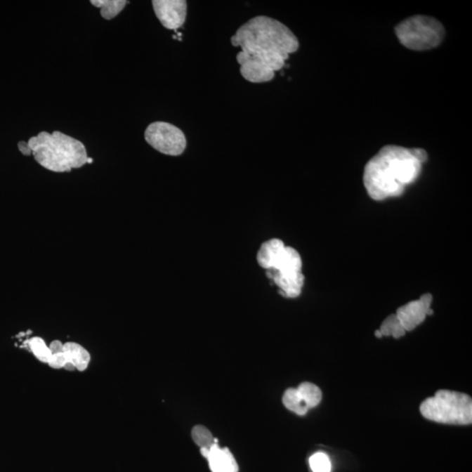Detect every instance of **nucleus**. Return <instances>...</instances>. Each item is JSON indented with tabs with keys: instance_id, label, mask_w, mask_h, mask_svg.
<instances>
[{
	"instance_id": "obj_1",
	"label": "nucleus",
	"mask_w": 472,
	"mask_h": 472,
	"mask_svg": "<svg viewBox=\"0 0 472 472\" xmlns=\"http://www.w3.org/2000/svg\"><path fill=\"white\" fill-rule=\"evenodd\" d=\"M231 43L242 49L236 55L242 77L253 84L273 80L275 73L299 48L293 32L267 16H257L243 24L232 37Z\"/></svg>"
},
{
	"instance_id": "obj_2",
	"label": "nucleus",
	"mask_w": 472,
	"mask_h": 472,
	"mask_svg": "<svg viewBox=\"0 0 472 472\" xmlns=\"http://www.w3.org/2000/svg\"><path fill=\"white\" fill-rule=\"evenodd\" d=\"M428 153L421 148L388 145L368 161L364 168L363 183L374 200L399 197L407 185L419 177Z\"/></svg>"
},
{
	"instance_id": "obj_3",
	"label": "nucleus",
	"mask_w": 472,
	"mask_h": 472,
	"mask_svg": "<svg viewBox=\"0 0 472 472\" xmlns=\"http://www.w3.org/2000/svg\"><path fill=\"white\" fill-rule=\"evenodd\" d=\"M257 263L266 270L267 277L279 289V294L287 299L301 295L305 275L302 273L301 256L280 239L274 238L261 245Z\"/></svg>"
},
{
	"instance_id": "obj_4",
	"label": "nucleus",
	"mask_w": 472,
	"mask_h": 472,
	"mask_svg": "<svg viewBox=\"0 0 472 472\" xmlns=\"http://www.w3.org/2000/svg\"><path fill=\"white\" fill-rule=\"evenodd\" d=\"M35 160L55 173H65L88 162L87 151L77 139L60 131H41L28 141Z\"/></svg>"
},
{
	"instance_id": "obj_5",
	"label": "nucleus",
	"mask_w": 472,
	"mask_h": 472,
	"mask_svg": "<svg viewBox=\"0 0 472 472\" xmlns=\"http://www.w3.org/2000/svg\"><path fill=\"white\" fill-rule=\"evenodd\" d=\"M420 411L424 417L435 423L453 425L472 423V400L466 393L439 391L421 403Z\"/></svg>"
},
{
	"instance_id": "obj_6",
	"label": "nucleus",
	"mask_w": 472,
	"mask_h": 472,
	"mask_svg": "<svg viewBox=\"0 0 472 472\" xmlns=\"http://www.w3.org/2000/svg\"><path fill=\"white\" fill-rule=\"evenodd\" d=\"M400 44L414 51H426L438 46L445 37V28L430 16L407 18L395 27Z\"/></svg>"
},
{
	"instance_id": "obj_7",
	"label": "nucleus",
	"mask_w": 472,
	"mask_h": 472,
	"mask_svg": "<svg viewBox=\"0 0 472 472\" xmlns=\"http://www.w3.org/2000/svg\"><path fill=\"white\" fill-rule=\"evenodd\" d=\"M145 138L152 148L168 156H180L187 148V138L180 128L166 122H155L146 128Z\"/></svg>"
},
{
	"instance_id": "obj_8",
	"label": "nucleus",
	"mask_w": 472,
	"mask_h": 472,
	"mask_svg": "<svg viewBox=\"0 0 472 472\" xmlns=\"http://www.w3.org/2000/svg\"><path fill=\"white\" fill-rule=\"evenodd\" d=\"M153 9L164 27L177 30L187 19L188 3L184 0H155Z\"/></svg>"
},
{
	"instance_id": "obj_9",
	"label": "nucleus",
	"mask_w": 472,
	"mask_h": 472,
	"mask_svg": "<svg viewBox=\"0 0 472 472\" xmlns=\"http://www.w3.org/2000/svg\"><path fill=\"white\" fill-rule=\"evenodd\" d=\"M432 300L431 293H425L419 299L407 303L397 310L396 316L406 332L413 331L428 315L433 314Z\"/></svg>"
},
{
	"instance_id": "obj_10",
	"label": "nucleus",
	"mask_w": 472,
	"mask_h": 472,
	"mask_svg": "<svg viewBox=\"0 0 472 472\" xmlns=\"http://www.w3.org/2000/svg\"><path fill=\"white\" fill-rule=\"evenodd\" d=\"M209 461L212 472H238V464L228 449H221L218 443H214L209 449Z\"/></svg>"
},
{
	"instance_id": "obj_11",
	"label": "nucleus",
	"mask_w": 472,
	"mask_h": 472,
	"mask_svg": "<svg viewBox=\"0 0 472 472\" xmlns=\"http://www.w3.org/2000/svg\"><path fill=\"white\" fill-rule=\"evenodd\" d=\"M63 353H65L67 361L72 363L78 371H84L88 367L91 361V354L81 345L74 342H67L63 346Z\"/></svg>"
},
{
	"instance_id": "obj_12",
	"label": "nucleus",
	"mask_w": 472,
	"mask_h": 472,
	"mask_svg": "<svg viewBox=\"0 0 472 472\" xmlns=\"http://www.w3.org/2000/svg\"><path fill=\"white\" fill-rule=\"evenodd\" d=\"M93 6L101 8L103 19L112 20L119 14L127 5L124 0H92Z\"/></svg>"
},
{
	"instance_id": "obj_13",
	"label": "nucleus",
	"mask_w": 472,
	"mask_h": 472,
	"mask_svg": "<svg viewBox=\"0 0 472 472\" xmlns=\"http://www.w3.org/2000/svg\"><path fill=\"white\" fill-rule=\"evenodd\" d=\"M296 391L309 409L317 406L321 402L322 392L320 388L315 384L303 382L296 388Z\"/></svg>"
},
{
	"instance_id": "obj_14",
	"label": "nucleus",
	"mask_w": 472,
	"mask_h": 472,
	"mask_svg": "<svg viewBox=\"0 0 472 472\" xmlns=\"http://www.w3.org/2000/svg\"><path fill=\"white\" fill-rule=\"evenodd\" d=\"M282 402H284V406L289 410L299 414V416H305L308 412V407L303 402L296 388L287 389L284 393V397H282Z\"/></svg>"
},
{
	"instance_id": "obj_15",
	"label": "nucleus",
	"mask_w": 472,
	"mask_h": 472,
	"mask_svg": "<svg viewBox=\"0 0 472 472\" xmlns=\"http://www.w3.org/2000/svg\"><path fill=\"white\" fill-rule=\"evenodd\" d=\"M380 332H381L382 337H383V336H386V337L392 336V337L395 339L403 337L407 332L402 324H400L396 314H392L391 316L386 318L383 323L381 325Z\"/></svg>"
},
{
	"instance_id": "obj_16",
	"label": "nucleus",
	"mask_w": 472,
	"mask_h": 472,
	"mask_svg": "<svg viewBox=\"0 0 472 472\" xmlns=\"http://www.w3.org/2000/svg\"><path fill=\"white\" fill-rule=\"evenodd\" d=\"M192 435L196 445L199 446L200 449H210L214 443H217V439L214 438L212 433L202 425L192 428Z\"/></svg>"
},
{
	"instance_id": "obj_17",
	"label": "nucleus",
	"mask_w": 472,
	"mask_h": 472,
	"mask_svg": "<svg viewBox=\"0 0 472 472\" xmlns=\"http://www.w3.org/2000/svg\"><path fill=\"white\" fill-rule=\"evenodd\" d=\"M28 346L39 360H41L43 363H48L52 353L50 351L49 346L46 345L45 341L41 338L34 337L28 341Z\"/></svg>"
},
{
	"instance_id": "obj_18",
	"label": "nucleus",
	"mask_w": 472,
	"mask_h": 472,
	"mask_svg": "<svg viewBox=\"0 0 472 472\" xmlns=\"http://www.w3.org/2000/svg\"><path fill=\"white\" fill-rule=\"evenodd\" d=\"M309 463L313 472H331V461L327 454L323 452L314 454L310 457Z\"/></svg>"
},
{
	"instance_id": "obj_19",
	"label": "nucleus",
	"mask_w": 472,
	"mask_h": 472,
	"mask_svg": "<svg viewBox=\"0 0 472 472\" xmlns=\"http://www.w3.org/2000/svg\"><path fill=\"white\" fill-rule=\"evenodd\" d=\"M67 362V360L65 353L62 352L59 353L52 354V356L51 358H50L48 364L52 368H55V369H60V368H63Z\"/></svg>"
},
{
	"instance_id": "obj_20",
	"label": "nucleus",
	"mask_w": 472,
	"mask_h": 472,
	"mask_svg": "<svg viewBox=\"0 0 472 472\" xmlns=\"http://www.w3.org/2000/svg\"><path fill=\"white\" fill-rule=\"evenodd\" d=\"M63 346L64 344L62 342L55 341L50 344L49 349L52 354L59 353L63 352Z\"/></svg>"
},
{
	"instance_id": "obj_21",
	"label": "nucleus",
	"mask_w": 472,
	"mask_h": 472,
	"mask_svg": "<svg viewBox=\"0 0 472 472\" xmlns=\"http://www.w3.org/2000/svg\"><path fill=\"white\" fill-rule=\"evenodd\" d=\"M18 148H19V150L22 155L26 156H30L32 155V151L29 145H28V143L20 141L19 142V144H18Z\"/></svg>"
},
{
	"instance_id": "obj_22",
	"label": "nucleus",
	"mask_w": 472,
	"mask_h": 472,
	"mask_svg": "<svg viewBox=\"0 0 472 472\" xmlns=\"http://www.w3.org/2000/svg\"><path fill=\"white\" fill-rule=\"evenodd\" d=\"M63 368H65V369L67 371H74V369H76V367H74V365L72 363L69 362V361H67V362L66 363L65 366H64Z\"/></svg>"
},
{
	"instance_id": "obj_23",
	"label": "nucleus",
	"mask_w": 472,
	"mask_h": 472,
	"mask_svg": "<svg viewBox=\"0 0 472 472\" xmlns=\"http://www.w3.org/2000/svg\"><path fill=\"white\" fill-rule=\"evenodd\" d=\"M374 335H375V337H376L378 339H381L382 337V334H381V332H380V330L375 331Z\"/></svg>"
},
{
	"instance_id": "obj_24",
	"label": "nucleus",
	"mask_w": 472,
	"mask_h": 472,
	"mask_svg": "<svg viewBox=\"0 0 472 472\" xmlns=\"http://www.w3.org/2000/svg\"><path fill=\"white\" fill-rule=\"evenodd\" d=\"M92 162H93V159H91V157H88V162H87V163H88V164H91V163H92Z\"/></svg>"
}]
</instances>
